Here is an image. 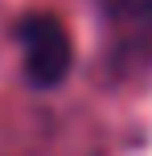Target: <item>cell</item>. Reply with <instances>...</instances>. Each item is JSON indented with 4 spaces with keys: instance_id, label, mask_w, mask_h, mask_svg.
<instances>
[{
    "instance_id": "obj_1",
    "label": "cell",
    "mask_w": 152,
    "mask_h": 156,
    "mask_svg": "<svg viewBox=\"0 0 152 156\" xmlns=\"http://www.w3.org/2000/svg\"><path fill=\"white\" fill-rule=\"evenodd\" d=\"M12 37L21 45V70L33 90H54L66 82L74 66V41L70 29L54 12H25L12 25Z\"/></svg>"
},
{
    "instance_id": "obj_2",
    "label": "cell",
    "mask_w": 152,
    "mask_h": 156,
    "mask_svg": "<svg viewBox=\"0 0 152 156\" xmlns=\"http://www.w3.org/2000/svg\"><path fill=\"white\" fill-rule=\"evenodd\" d=\"M115 62H152V0H95Z\"/></svg>"
}]
</instances>
